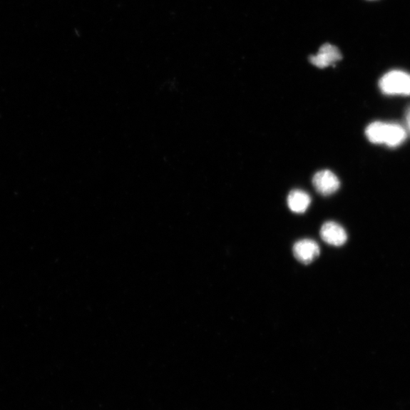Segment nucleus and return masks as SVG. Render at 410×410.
<instances>
[{"instance_id":"8","label":"nucleus","mask_w":410,"mask_h":410,"mask_svg":"<svg viewBox=\"0 0 410 410\" xmlns=\"http://www.w3.org/2000/svg\"><path fill=\"white\" fill-rule=\"evenodd\" d=\"M406 123L410 131V108L407 110L406 114Z\"/></svg>"},{"instance_id":"5","label":"nucleus","mask_w":410,"mask_h":410,"mask_svg":"<svg viewBox=\"0 0 410 410\" xmlns=\"http://www.w3.org/2000/svg\"><path fill=\"white\" fill-rule=\"evenodd\" d=\"M342 58V55L336 46L325 43L321 46L317 54L310 56L309 61L316 67L323 68L334 65Z\"/></svg>"},{"instance_id":"3","label":"nucleus","mask_w":410,"mask_h":410,"mask_svg":"<svg viewBox=\"0 0 410 410\" xmlns=\"http://www.w3.org/2000/svg\"><path fill=\"white\" fill-rule=\"evenodd\" d=\"M312 183L314 189L323 195H330L339 188V180L330 170H322L314 175Z\"/></svg>"},{"instance_id":"6","label":"nucleus","mask_w":410,"mask_h":410,"mask_svg":"<svg viewBox=\"0 0 410 410\" xmlns=\"http://www.w3.org/2000/svg\"><path fill=\"white\" fill-rule=\"evenodd\" d=\"M321 237L327 244L337 246L344 245L347 240L345 230L333 221L325 222L321 229Z\"/></svg>"},{"instance_id":"2","label":"nucleus","mask_w":410,"mask_h":410,"mask_svg":"<svg viewBox=\"0 0 410 410\" xmlns=\"http://www.w3.org/2000/svg\"><path fill=\"white\" fill-rule=\"evenodd\" d=\"M379 85L386 96H410V74L402 70L386 73L380 79Z\"/></svg>"},{"instance_id":"1","label":"nucleus","mask_w":410,"mask_h":410,"mask_svg":"<svg viewBox=\"0 0 410 410\" xmlns=\"http://www.w3.org/2000/svg\"><path fill=\"white\" fill-rule=\"evenodd\" d=\"M366 135L373 144L395 148L405 142L406 131L400 124L374 122L367 128Z\"/></svg>"},{"instance_id":"7","label":"nucleus","mask_w":410,"mask_h":410,"mask_svg":"<svg viewBox=\"0 0 410 410\" xmlns=\"http://www.w3.org/2000/svg\"><path fill=\"white\" fill-rule=\"evenodd\" d=\"M311 203L309 195L302 190L292 191L287 198L289 208L292 212L302 214L307 212Z\"/></svg>"},{"instance_id":"4","label":"nucleus","mask_w":410,"mask_h":410,"mask_svg":"<svg viewBox=\"0 0 410 410\" xmlns=\"http://www.w3.org/2000/svg\"><path fill=\"white\" fill-rule=\"evenodd\" d=\"M292 252L299 262L309 265L319 256L320 248L318 243L312 240H302L295 243Z\"/></svg>"}]
</instances>
